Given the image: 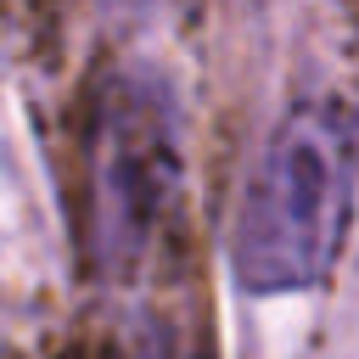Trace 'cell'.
Instances as JSON below:
<instances>
[{"mask_svg": "<svg viewBox=\"0 0 359 359\" xmlns=\"http://www.w3.org/2000/svg\"><path fill=\"white\" fill-rule=\"evenodd\" d=\"M353 196H359V118L331 95H309L292 112H280L241 185L230 230L236 280L258 297L320 286L342 258Z\"/></svg>", "mask_w": 359, "mask_h": 359, "instance_id": "cell-1", "label": "cell"}, {"mask_svg": "<svg viewBox=\"0 0 359 359\" xmlns=\"http://www.w3.org/2000/svg\"><path fill=\"white\" fill-rule=\"evenodd\" d=\"M118 359H196L191 342L168 325V320H140L123 342H118Z\"/></svg>", "mask_w": 359, "mask_h": 359, "instance_id": "cell-3", "label": "cell"}, {"mask_svg": "<svg viewBox=\"0 0 359 359\" xmlns=\"http://www.w3.org/2000/svg\"><path fill=\"white\" fill-rule=\"evenodd\" d=\"M180 112L157 73L118 67L84 123V252L95 275L129 280L151 264L180 208Z\"/></svg>", "mask_w": 359, "mask_h": 359, "instance_id": "cell-2", "label": "cell"}]
</instances>
